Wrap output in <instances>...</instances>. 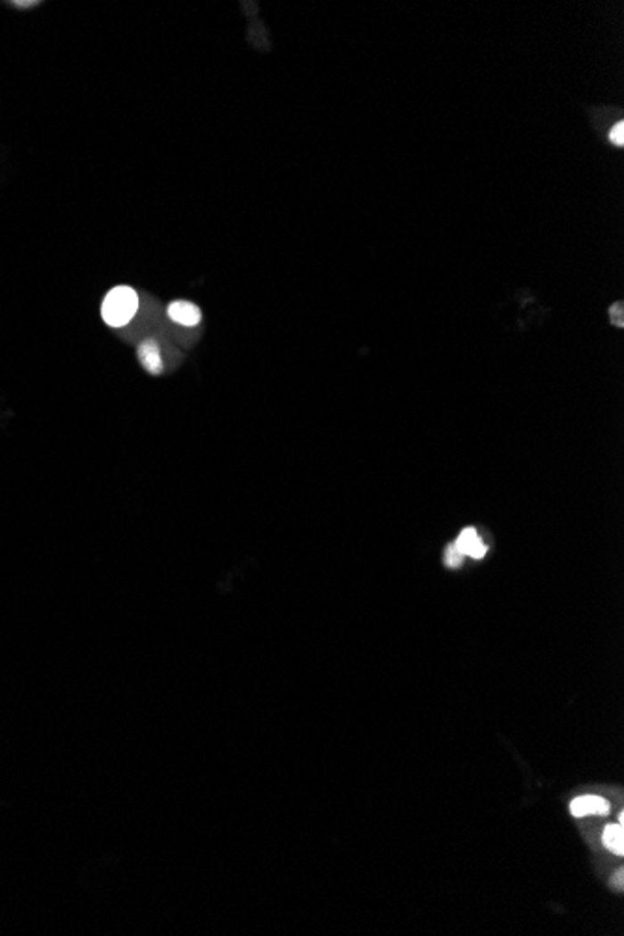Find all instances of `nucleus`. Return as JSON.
Returning <instances> with one entry per match:
<instances>
[{
    "label": "nucleus",
    "mask_w": 624,
    "mask_h": 936,
    "mask_svg": "<svg viewBox=\"0 0 624 936\" xmlns=\"http://www.w3.org/2000/svg\"><path fill=\"white\" fill-rule=\"evenodd\" d=\"M610 804L606 798L595 796V794H585L578 796L571 804V813L574 817H591V815H608Z\"/></svg>",
    "instance_id": "obj_4"
},
{
    "label": "nucleus",
    "mask_w": 624,
    "mask_h": 936,
    "mask_svg": "<svg viewBox=\"0 0 624 936\" xmlns=\"http://www.w3.org/2000/svg\"><path fill=\"white\" fill-rule=\"evenodd\" d=\"M603 845H606L612 852L622 856L624 854V830L622 825H610L603 830Z\"/></svg>",
    "instance_id": "obj_6"
},
{
    "label": "nucleus",
    "mask_w": 624,
    "mask_h": 936,
    "mask_svg": "<svg viewBox=\"0 0 624 936\" xmlns=\"http://www.w3.org/2000/svg\"><path fill=\"white\" fill-rule=\"evenodd\" d=\"M610 139H612V143H613L615 146H622V144H624V124H622V122H619V124L613 126V129H612V133H610Z\"/></svg>",
    "instance_id": "obj_8"
},
{
    "label": "nucleus",
    "mask_w": 624,
    "mask_h": 936,
    "mask_svg": "<svg viewBox=\"0 0 624 936\" xmlns=\"http://www.w3.org/2000/svg\"><path fill=\"white\" fill-rule=\"evenodd\" d=\"M455 546L464 555L473 557V559H482L486 555V552H489V546L484 544V540L480 538V535L473 528L464 530L458 535Z\"/></svg>",
    "instance_id": "obj_5"
},
{
    "label": "nucleus",
    "mask_w": 624,
    "mask_h": 936,
    "mask_svg": "<svg viewBox=\"0 0 624 936\" xmlns=\"http://www.w3.org/2000/svg\"><path fill=\"white\" fill-rule=\"evenodd\" d=\"M619 825H624V815L619 813Z\"/></svg>",
    "instance_id": "obj_12"
},
{
    "label": "nucleus",
    "mask_w": 624,
    "mask_h": 936,
    "mask_svg": "<svg viewBox=\"0 0 624 936\" xmlns=\"http://www.w3.org/2000/svg\"><path fill=\"white\" fill-rule=\"evenodd\" d=\"M139 294L131 286H114L102 303V318L109 327L120 329L131 324L139 312Z\"/></svg>",
    "instance_id": "obj_1"
},
{
    "label": "nucleus",
    "mask_w": 624,
    "mask_h": 936,
    "mask_svg": "<svg viewBox=\"0 0 624 936\" xmlns=\"http://www.w3.org/2000/svg\"><path fill=\"white\" fill-rule=\"evenodd\" d=\"M36 4H37V3H13V6H15V8H23V10H27V8H32V6H36Z\"/></svg>",
    "instance_id": "obj_11"
},
{
    "label": "nucleus",
    "mask_w": 624,
    "mask_h": 936,
    "mask_svg": "<svg viewBox=\"0 0 624 936\" xmlns=\"http://www.w3.org/2000/svg\"><path fill=\"white\" fill-rule=\"evenodd\" d=\"M464 557H465V555L456 548L455 542H453V544H448L447 548H445V554H443L445 564H447L448 569H458L460 564L464 562Z\"/></svg>",
    "instance_id": "obj_7"
},
{
    "label": "nucleus",
    "mask_w": 624,
    "mask_h": 936,
    "mask_svg": "<svg viewBox=\"0 0 624 936\" xmlns=\"http://www.w3.org/2000/svg\"><path fill=\"white\" fill-rule=\"evenodd\" d=\"M613 883V881H612ZM615 888L620 891L622 890V869H617L615 873Z\"/></svg>",
    "instance_id": "obj_10"
},
{
    "label": "nucleus",
    "mask_w": 624,
    "mask_h": 936,
    "mask_svg": "<svg viewBox=\"0 0 624 936\" xmlns=\"http://www.w3.org/2000/svg\"><path fill=\"white\" fill-rule=\"evenodd\" d=\"M167 315L174 324L184 325V327H194V325H199L202 320V310L199 308V305H194L191 301H184V300L172 301L167 308Z\"/></svg>",
    "instance_id": "obj_3"
},
{
    "label": "nucleus",
    "mask_w": 624,
    "mask_h": 936,
    "mask_svg": "<svg viewBox=\"0 0 624 936\" xmlns=\"http://www.w3.org/2000/svg\"><path fill=\"white\" fill-rule=\"evenodd\" d=\"M610 316H612V324H615L617 327H622L624 325V316H622V303H615L610 310Z\"/></svg>",
    "instance_id": "obj_9"
},
{
    "label": "nucleus",
    "mask_w": 624,
    "mask_h": 936,
    "mask_svg": "<svg viewBox=\"0 0 624 936\" xmlns=\"http://www.w3.org/2000/svg\"><path fill=\"white\" fill-rule=\"evenodd\" d=\"M136 357L139 363L152 376H160L165 370V361L161 356V346L155 339H144L139 346H136Z\"/></svg>",
    "instance_id": "obj_2"
}]
</instances>
